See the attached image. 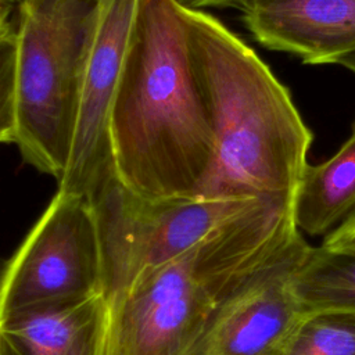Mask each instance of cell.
<instances>
[{"mask_svg":"<svg viewBox=\"0 0 355 355\" xmlns=\"http://www.w3.org/2000/svg\"><path fill=\"white\" fill-rule=\"evenodd\" d=\"M308 247L295 230L220 301L186 355H284L305 318L291 279Z\"/></svg>","mask_w":355,"mask_h":355,"instance_id":"52a82bcc","label":"cell"},{"mask_svg":"<svg viewBox=\"0 0 355 355\" xmlns=\"http://www.w3.org/2000/svg\"><path fill=\"white\" fill-rule=\"evenodd\" d=\"M179 8L186 11H204L207 8L240 7L244 0H171Z\"/></svg>","mask_w":355,"mask_h":355,"instance_id":"e0dca14e","label":"cell"},{"mask_svg":"<svg viewBox=\"0 0 355 355\" xmlns=\"http://www.w3.org/2000/svg\"><path fill=\"white\" fill-rule=\"evenodd\" d=\"M15 130V33L0 37V143Z\"/></svg>","mask_w":355,"mask_h":355,"instance_id":"5bb4252c","label":"cell"},{"mask_svg":"<svg viewBox=\"0 0 355 355\" xmlns=\"http://www.w3.org/2000/svg\"><path fill=\"white\" fill-rule=\"evenodd\" d=\"M355 214V119L348 139L334 155L308 164L293 200L297 229L326 236Z\"/></svg>","mask_w":355,"mask_h":355,"instance_id":"8fae6325","label":"cell"},{"mask_svg":"<svg viewBox=\"0 0 355 355\" xmlns=\"http://www.w3.org/2000/svg\"><path fill=\"white\" fill-rule=\"evenodd\" d=\"M182 15L215 135L214 165L197 198H294L313 133L290 90L214 15L186 10Z\"/></svg>","mask_w":355,"mask_h":355,"instance_id":"7a4b0ae2","label":"cell"},{"mask_svg":"<svg viewBox=\"0 0 355 355\" xmlns=\"http://www.w3.org/2000/svg\"><path fill=\"white\" fill-rule=\"evenodd\" d=\"M136 0H108L82 83L61 193L90 198L115 178L110 119Z\"/></svg>","mask_w":355,"mask_h":355,"instance_id":"ba28073f","label":"cell"},{"mask_svg":"<svg viewBox=\"0 0 355 355\" xmlns=\"http://www.w3.org/2000/svg\"><path fill=\"white\" fill-rule=\"evenodd\" d=\"M266 197L151 200L116 176L87 198L97 225L110 305L143 272L190 250Z\"/></svg>","mask_w":355,"mask_h":355,"instance_id":"5b68a950","label":"cell"},{"mask_svg":"<svg viewBox=\"0 0 355 355\" xmlns=\"http://www.w3.org/2000/svg\"><path fill=\"white\" fill-rule=\"evenodd\" d=\"M108 0H21L15 28V130L25 162L57 180Z\"/></svg>","mask_w":355,"mask_h":355,"instance_id":"277c9868","label":"cell"},{"mask_svg":"<svg viewBox=\"0 0 355 355\" xmlns=\"http://www.w3.org/2000/svg\"><path fill=\"white\" fill-rule=\"evenodd\" d=\"M110 133L116 179L151 200L197 198L215 135L194 76L182 10L136 0Z\"/></svg>","mask_w":355,"mask_h":355,"instance_id":"6da1fadb","label":"cell"},{"mask_svg":"<svg viewBox=\"0 0 355 355\" xmlns=\"http://www.w3.org/2000/svg\"><path fill=\"white\" fill-rule=\"evenodd\" d=\"M284 355H355V313L305 316L293 333Z\"/></svg>","mask_w":355,"mask_h":355,"instance_id":"4fadbf2b","label":"cell"},{"mask_svg":"<svg viewBox=\"0 0 355 355\" xmlns=\"http://www.w3.org/2000/svg\"><path fill=\"white\" fill-rule=\"evenodd\" d=\"M293 200L266 197L112 304V355H186L220 301L297 229Z\"/></svg>","mask_w":355,"mask_h":355,"instance_id":"3957f363","label":"cell"},{"mask_svg":"<svg viewBox=\"0 0 355 355\" xmlns=\"http://www.w3.org/2000/svg\"><path fill=\"white\" fill-rule=\"evenodd\" d=\"M18 1H21V0H18Z\"/></svg>","mask_w":355,"mask_h":355,"instance_id":"d6986e66","label":"cell"},{"mask_svg":"<svg viewBox=\"0 0 355 355\" xmlns=\"http://www.w3.org/2000/svg\"><path fill=\"white\" fill-rule=\"evenodd\" d=\"M18 10V0H0V37L15 33Z\"/></svg>","mask_w":355,"mask_h":355,"instance_id":"2e32d148","label":"cell"},{"mask_svg":"<svg viewBox=\"0 0 355 355\" xmlns=\"http://www.w3.org/2000/svg\"><path fill=\"white\" fill-rule=\"evenodd\" d=\"M338 65L344 67L345 69H348L349 72H352L355 75V54L354 55H349L347 58H344Z\"/></svg>","mask_w":355,"mask_h":355,"instance_id":"ac0fdd59","label":"cell"},{"mask_svg":"<svg viewBox=\"0 0 355 355\" xmlns=\"http://www.w3.org/2000/svg\"><path fill=\"white\" fill-rule=\"evenodd\" d=\"M103 293L97 225L85 197L57 191L0 269V318Z\"/></svg>","mask_w":355,"mask_h":355,"instance_id":"8992f818","label":"cell"},{"mask_svg":"<svg viewBox=\"0 0 355 355\" xmlns=\"http://www.w3.org/2000/svg\"><path fill=\"white\" fill-rule=\"evenodd\" d=\"M291 290L305 316L355 313V251L309 245L293 275Z\"/></svg>","mask_w":355,"mask_h":355,"instance_id":"7c38bea8","label":"cell"},{"mask_svg":"<svg viewBox=\"0 0 355 355\" xmlns=\"http://www.w3.org/2000/svg\"><path fill=\"white\" fill-rule=\"evenodd\" d=\"M241 22L262 47L306 65L355 54V0H244Z\"/></svg>","mask_w":355,"mask_h":355,"instance_id":"9c48e42d","label":"cell"},{"mask_svg":"<svg viewBox=\"0 0 355 355\" xmlns=\"http://www.w3.org/2000/svg\"><path fill=\"white\" fill-rule=\"evenodd\" d=\"M0 355H112L104 294L0 318Z\"/></svg>","mask_w":355,"mask_h":355,"instance_id":"30bf717a","label":"cell"},{"mask_svg":"<svg viewBox=\"0 0 355 355\" xmlns=\"http://www.w3.org/2000/svg\"><path fill=\"white\" fill-rule=\"evenodd\" d=\"M322 245L333 251H355V214L327 233Z\"/></svg>","mask_w":355,"mask_h":355,"instance_id":"9a60e30c","label":"cell"}]
</instances>
